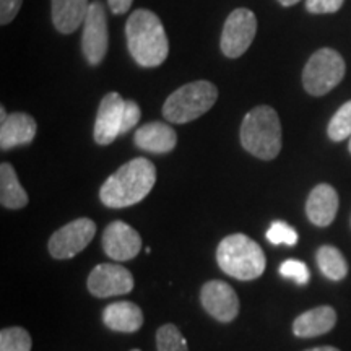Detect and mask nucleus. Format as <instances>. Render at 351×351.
<instances>
[{
	"label": "nucleus",
	"instance_id": "nucleus-10",
	"mask_svg": "<svg viewBox=\"0 0 351 351\" xmlns=\"http://www.w3.org/2000/svg\"><path fill=\"white\" fill-rule=\"evenodd\" d=\"M134 288V276L125 267L116 263H101L88 276V289L96 298L122 296Z\"/></svg>",
	"mask_w": 351,
	"mask_h": 351
},
{
	"label": "nucleus",
	"instance_id": "nucleus-14",
	"mask_svg": "<svg viewBox=\"0 0 351 351\" xmlns=\"http://www.w3.org/2000/svg\"><path fill=\"white\" fill-rule=\"evenodd\" d=\"M339 212V194L328 184H319L311 191L306 202V215L309 221L315 226L326 228Z\"/></svg>",
	"mask_w": 351,
	"mask_h": 351
},
{
	"label": "nucleus",
	"instance_id": "nucleus-33",
	"mask_svg": "<svg viewBox=\"0 0 351 351\" xmlns=\"http://www.w3.org/2000/svg\"><path fill=\"white\" fill-rule=\"evenodd\" d=\"M7 119V112H5V108H0V122L5 121Z\"/></svg>",
	"mask_w": 351,
	"mask_h": 351
},
{
	"label": "nucleus",
	"instance_id": "nucleus-15",
	"mask_svg": "<svg viewBox=\"0 0 351 351\" xmlns=\"http://www.w3.org/2000/svg\"><path fill=\"white\" fill-rule=\"evenodd\" d=\"M36 121L26 112L8 114L7 119L0 125V148L3 152L28 145L36 137Z\"/></svg>",
	"mask_w": 351,
	"mask_h": 351
},
{
	"label": "nucleus",
	"instance_id": "nucleus-4",
	"mask_svg": "<svg viewBox=\"0 0 351 351\" xmlns=\"http://www.w3.org/2000/svg\"><path fill=\"white\" fill-rule=\"evenodd\" d=\"M217 262L226 275L243 282L258 278L265 270V256L262 247L243 232L228 236L219 243Z\"/></svg>",
	"mask_w": 351,
	"mask_h": 351
},
{
	"label": "nucleus",
	"instance_id": "nucleus-23",
	"mask_svg": "<svg viewBox=\"0 0 351 351\" xmlns=\"http://www.w3.org/2000/svg\"><path fill=\"white\" fill-rule=\"evenodd\" d=\"M156 348L158 351H189L186 339L173 324H166L158 328Z\"/></svg>",
	"mask_w": 351,
	"mask_h": 351
},
{
	"label": "nucleus",
	"instance_id": "nucleus-30",
	"mask_svg": "<svg viewBox=\"0 0 351 351\" xmlns=\"http://www.w3.org/2000/svg\"><path fill=\"white\" fill-rule=\"evenodd\" d=\"M132 2H134V0H108L111 12L116 13V15H122V13L129 12Z\"/></svg>",
	"mask_w": 351,
	"mask_h": 351
},
{
	"label": "nucleus",
	"instance_id": "nucleus-24",
	"mask_svg": "<svg viewBox=\"0 0 351 351\" xmlns=\"http://www.w3.org/2000/svg\"><path fill=\"white\" fill-rule=\"evenodd\" d=\"M0 351H32V337L21 327L3 328L0 332Z\"/></svg>",
	"mask_w": 351,
	"mask_h": 351
},
{
	"label": "nucleus",
	"instance_id": "nucleus-22",
	"mask_svg": "<svg viewBox=\"0 0 351 351\" xmlns=\"http://www.w3.org/2000/svg\"><path fill=\"white\" fill-rule=\"evenodd\" d=\"M327 134L333 142H343L351 137V101H346L328 122Z\"/></svg>",
	"mask_w": 351,
	"mask_h": 351
},
{
	"label": "nucleus",
	"instance_id": "nucleus-13",
	"mask_svg": "<svg viewBox=\"0 0 351 351\" xmlns=\"http://www.w3.org/2000/svg\"><path fill=\"white\" fill-rule=\"evenodd\" d=\"M103 247L112 261H132L142 249V238L127 223L112 221L103 232Z\"/></svg>",
	"mask_w": 351,
	"mask_h": 351
},
{
	"label": "nucleus",
	"instance_id": "nucleus-2",
	"mask_svg": "<svg viewBox=\"0 0 351 351\" xmlns=\"http://www.w3.org/2000/svg\"><path fill=\"white\" fill-rule=\"evenodd\" d=\"M127 47L142 67H158L169 54V43L160 16L150 10L134 12L125 25Z\"/></svg>",
	"mask_w": 351,
	"mask_h": 351
},
{
	"label": "nucleus",
	"instance_id": "nucleus-28",
	"mask_svg": "<svg viewBox=\"0 0 351 351\" xmlns=\"http://www.w3.org/2000/svg\"><path fill=\"white\" fill-rule=\"evenodd\" d=\"M140 116H142V111H140L138 104L135 103V101L125 99V106H124V124H122V134H127V132L134 129V127L138 124Z\"/></svg>",
	"mask_w": 351,
	"mask_h": 351
},
{
	"label": "nucleus",
	"instance_id": "nucleus-19",
	"mask_svg": "<svg viewBox=\"0 0 351 351\" xmlns=\"http://www.w3.org/2000/svg\"><path fill=\"white\" fill-rule=\"evenodd\" d=\"M103 322L114 332L132 333L140 330L143 326L142 309L129 301L112 302L103 313Z\"/></svg>",
	"mask_w": 351,
	"mask_h": 351
},
{
	"label": "nucleus",
	"instance_id": "nucleus-31",
	"mask_svg": "<svg viewBox=\"0 0 351 351\" xmlns=\"http://www.w3.org/2000/svg\"><path fill=\"white\" fill-rule=\"evenodd\" d=\"M304 351H340V350L335 348V346H319V348H311Z\"/></svg>",
	"mask_w": 351,
	"mask_h": 351
},
{
	"label": "nucleus",
	"instance_id": "nucleus-26",
	"mask_svg": "<svg viewBox=\"0 0 351 351\" xmlns=\"http://www.w3.org/2000/svg\"><path fill=\"white\" fill-rule=\"evenodd\" d=\"M280 275L288 280H293V282L300 285V287H304V285L309 283L311 278L307 265L304 262L298 261V258H288V261H285L282 265H280Z\"/></svg>",
	"mask_w": 351,
	"mask_h": 351
},
{
	"label": "nucleus",
	"instance_id": "nucleus-35",
	"mask_svg": "<svg viewBox=\"0 0 351 351\" xmlns=\"http://www.w3.org/2000/svg\"><path fill=\"white\" fill-rule=\"evenodd\" d=\"M130 351H140V350H130Z\"/></svg>",
	"mask_w": 351,
	"mask_h": 351
},
{
	"label": "nucleus",
	"instance_id": "nucleus-27",
	"mask_svg": "<svg viewBox=\"0 0 351 351\" xmlns=\"http://www.w3.org/2000/svg\"><path fill=\"white\" fill-rule=\"evenodd\" d=\"M345 0H306V8L307 12L315 13H335L339 12L341 5H343Z\"/></svg>",
	"mask_w": 351,
	"mask_h": 351
},
{
	"label": "nucleus",
	"instance_id": "nucleus-34",
	"mask_svg": "<svg viewBox=\"0 0 351 351\" xmlns=\"http://www.w3.org/2000/svg\"><path fill=\"white\" fill-rule=\"evenodd\" d=\"M348 150H350V153H351V138H350V143H348Z\"/></svg>",
	"mask_w": 351,
	"mask_h": 351
},
{
	"label": "nucleus",
	"instance_id": "nucleus-11",
	"mask_svg": "<svg viewBox=\"0 0 351 351\" xmlns=\"http://www.w3.org/2000/svg\"><path fill=\"white\" fill-rule=\"evenodd\" d=\"M200 301L204 309L218 322H231L239 313V300L236 291L219 280H212L202 287Z\"/></svg>",
	"mask_w": 351,
	"mask_h": 351
},
{
	"label": "nucleus",
	"instance_id": "nucleus-6",
	"mask_svg": "<svg viewBox=\"0 0 351 351\" xmlns=\"http://www.w3.org/2000/svg\"><path fill=\"white\" fill-rule=\"evenodd\" d=\"M346 64L339 52L330 47L315 51L302 70V85L313 96H324L343 80Z\"/></svg>",
	"mask_w": 351,
	"mask_h": 351
},
{
	"label": "nucleus",
	"instance_id": "nucleus-17",
	"mask_svg": "<svg viewBox=\"0 0 351 351\" xmlns=\"http://www.w3.org/2000/svg\"><path fill=\"white\" fill-rule=\"evenodd\" d=\"M337 324V313L330 306H319L298 315L293 322V333L300 339H313L330 332Z\"/></svg>",
	"mask_w": 351,
	"mask_h": 351
},
{
	"label": "nucleus",
	"instance_id": "nucleus-21",
	"mask_svg": "<svg viewBox=\"0 0 351 351\" xmlns=\"http://www.w3.org/2000/svg\"><path fill=\"white\" fill-rule=\"evenodd\" d=\"M315 261L320 271L333 282H340L348 275V263H346L343 254L333 245H322L315 254Z\"/></svg>",
	"mask_w": 351,
	"mask_h": 351
},
{
	"label": "nucleus",
	"instance_id": "nucleus-3",
	"mask_svg": "<svg viewBox=\"0 0 351 351\" xmlns=\"http://www.w3.org/2000/svg\"><path fill=\"white\" fill-rule=\"evenodd\" d=\"M241 143L258 160L270 161L282 150V124L274 108L257 106L245 114L239 130Z\"/></svg>",
	"mask_w": 351,
	"mask_h": 351
},
{
	"label": "nucleus",
	"instance_id": "nucleus-5",
	"mask_svg": "<svg viewBox=\"0 0 351 351\" xmlns=\"http://www.w3.org/2000/svg\"><path fill=\"white\" fill-rule=\"evenodd\" d=\"M218 90L213 83L199 80L187 83L171 93L163 104V116L173 124L199 119L217 103Z\"/></svg>",
	"mask_w": 351,
	"mask_h": 351
},
{
	"label": "nucleus",
	"instance_id": "nucleus-1",
	"mask_svg": "<svg viewBox=\"0 0 351 351\" xmlns=\"http://www.w3.org/2000/svg\"><path fill=\"white\" fill-rule=\"evenodd\" d=\"M156 182V168L147 158L122 165L101 186L99 199L109 208H127L142 202Z\"/></svg>",
	"mask_w": 351,
	"mask_h": 351
},
{
	"label": "nucleus",
	"instance_id": "nucleus-12",
	"mask_svg": "<svg viewBox=\"0 0 351 351\" xmlns=\"http://www.w3.org/2000/svg\"><path fill=\"white\" fill-rule=\"evenodd\" d=\"M125 99L119 93H108L101 99L95 122V140L98 145H111L122 135Z\"/></svg>",
	"mask_w": 351,
	"mask_h": 351
},
{
	"label": "nucleus",
	"instance_id": "nucleus-32",
	"mask_svg": "<svg viewBox=\"0 0 351 351\" xmlns=\"http://www.w3.org/2000/svg\"><path fill=\"white\" fill-rule=\"evenodd\" d=\"M280 3H282L283 7H291V5H296L298 2H301V0H278Z\"/></svg>",
	"mask_w": 351,
	"mask_h": 351
},
{
	"label": "nucleus",
	"instance_id": "nucleus-16",
	"mask_svg": "<svg viewBox=\"0 0 351 351\" xmlns=\"http://www.w3.org/2000/svg\"><path fill=\"white\" fill-rule=\"evenodd\" d=\"M134 140L140 150L163 155V153L174 150L176 143H178V135L173 127L165 122H150V124H145L137 129Z\"/></svg>",
	"mask_w": 351,
	"mask_h": 351
},
{
	"label": "nucleus",
	"instance_id": "nucleus-9",
	"mask_svg": "<svg viewBox=\"0 0 351 351\" xmlns=\"http://www.w3.org/2000/svg\"><path fill=\"white\" fill-rule=\"evenodd\" d=\"M108 20L101 2H91L83 23L82 51L90 65H99L108 52Z\"/></svg>",
	"mask_w": 351,
	"mask_h": 351
},
{
	"label": "nucleus",
	"instance_id": "nucleus-20",
	"mask_svg": "<svg viewBox=\"0 0 351 351\" xmlns=\"http://www.w3.org/2000/svg\"><path fill=\"white\" fill-rule=\"evenodd\" d=\"M0 204L2 207L19 210L28 205V194L16 178L15 169L10 163L0 166Z\"/></svg>",
	"mask_w": 351,
	"mask_h": 351
},
{
	"label": "nucleus",
	"instance_id": "nucleus-8",
	"mask_svg": "<svg viewBox=\"0 0 351 351\" xmlns=\"http://www.w3.org/2000/svg\"><path fill=\"white\" fill-rule=\"evenodd\" d=\"M96 234V225L90 218H78L57 230L49 239V252L54 258H70L80 254Z\"/></svg>",
	"mask_w": 351,
	"mask_h": 351
},
{
	"label": "nucleus",
	"instance_id": "nucleus-25",
	"mask_svg": "<svg viewBox=\"0 0 351 351\" xmlns=\"http://www.w3.org/2000/svg\"><path fill=\"white\" fill-rule=\"evenodd\" d=\"M267 239L274 245H295L298 243V232L285 221H274L267 231Z\"/></svg>",
	"mask_w": 351,
	"mask_h": 351
},
{
	"label": "nucleus",
	"instance_id": "nucleus-18",
	"mask_svg": "<svg viewBox=\"0 0 351 351\" xmlns=\"http://www.w3.org/2000/svg\"><path fill=\"white\" fill-rule=\"evenodd\" d=\"M88 8V0H52V23L62 34L77 32L85 23Z\"/></svg>",
	"mask_w": 351,
	"mask_h": 351
},
{
	"label": "nucleus",
	"instance_id": "nucleus-7",
	"mask_svg": "<svg viewBox=\"0 0 351 351\" xmlns=\"http://www.w3.org/2000/svg\"><path fill=\"white\" fill-rule=\"evenodd\" d=\"M257 33V19L249 8H236L223 26L219 47L230 59L241 57L249 49Z\"/></svg>",
	"mask_w": 351,
	"mask_h": 351
},
{
	"label": "nucleus",
	"instance_id": "nucleus-29",
	"mask_svg": "<svg viewBox=\"0 0 351 351\" xmlns=\"http://www.w3.org/2000/svg\"><path fill=\"white\" fill-rule=\"evenodd\" d=\"M23 0H0V25H8L20 12Z\"/></svg>",
	"mask_w": 351,
	"mask_h": 351
}]
</instances>
